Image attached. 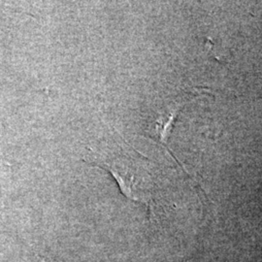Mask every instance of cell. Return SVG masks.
Instances as JSON below:
<instances>
[]
</instances>
